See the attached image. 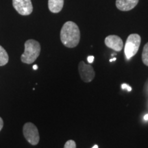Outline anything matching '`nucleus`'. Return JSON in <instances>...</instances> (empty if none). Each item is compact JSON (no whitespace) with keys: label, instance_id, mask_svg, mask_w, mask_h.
<instances>
[{"label":"nucleus","instance_id":"15","mask_svg":"<svg viewBox=\"0 0 148 148\" xmlns=\"http://www.w3.org/2000/svg\"><path fill=\"white\" fill-rule=\"evenodd\" d=\"M3 126V119H2V118L0 117V131L1 130V129H2Z\"/></svg>","mask_w":148,"mask_h":148},{"label":"nucleus","instance_id":"7","mask_svg":"<svg viewBox=\"0 0 148 148\" xmlns=\"http://www.w3.org/2000/svg\"><path fill=\"white\" fill-rule=\"evenodd\" d=\"M104 42L107 47L113 49L114 51H121L123 47V40L119 36L116 35H110L105 38Z\"/></svg>","mask_w":148,"mask_h":148},{"label":"nucleus","instance_id":"12","mask_svg":"<svg viewBox=\"0 0 148 148\" xmlns=\"http://www.w3.org/2000/svg\"><path fill=\"white\" fill-rule=\"evenodd\" d=\"M64 148H76V144L74 140H69L64 144Z\"/></svg>","mask_w":148,"mask_h":148},{"label":"nucleus","instance_id":"5","mask_svg":"<svg viewBox=\"0 0 148 148\" xmlns=\"http://www.w3.org/2000/svg\"><path fill=\"white\" fill-rule=\"evenodd\" d=\"M12 5L16 12L21 15H29L33 11L31 0H12Z\"/></svg>","mask_w":148,"mask_h":148},{"label":"nucleus","instance_id":"10","mask_svg":"<svg viewBox=\"0 0 148 148\" xmlns=\"http://www.w3.org/2000/svg\"><path fill=\"white\" fill-rule=\"evenodd\" d=\"M9 56L7 51L2 46L0 45V66H4L8 62Z\"/></svg>","mask_w":148,"mask_h":148},{"label":"nucleus","instance_id":"14","mask_svg":"<svg viewBox=\"0 0 148 148\" xmlns=\"http://www.w3.org/2000/svg\"><path fill=\"white\" fill-rule=\"evenodd\" d=\"M87 60H88V62H89V63H92L94 60V56H89L87 58Z\"/></svg>","mask_w":148,"mask_h":148},{"label":"nucleus","instance_id":"11","mask_svg":"<svg viewBox=\"0 0 148 148\" xmlns=\"http://www.w3.org/2000/svg\"><path fill=\"white\" fill-rule=\"evenodd\" d=\"M142 60L144 64L148 66V42L145 44L143 47V53H142Z\"/></svg>","mask_w":148,"mask_h":148},{"label":"nucleus","instance_id":"18","mask_svg":"<svg viewBox=\"0 0 148 148\" xmlns=\"http://www.w3.org/2000/svg\"><path fill=\"white\" fill-rule=\"evenodd\" d=\"M116 58H112V59H110V62H112V61H114V60H116Z\"/></svg>","mask_w":148,"mask_h":148},{"label":"nucleus","instance_id":"17","mask_svg":"<svg viewBox=\"0 0 148 148\" xmlns=\"http://www.w3.org/2000/svg\"><path fill=\"white\" fill-rule=\"evenodd\" d=\"M37 69H38V66H37L36 64H34V65L33 66V69H34V70H36Z\"/></svg>","mask_w":148,"mask_h":148},{"label":"nucleus","instance_id":"13","mask_svg":"<svg viewBox=\"0 0 148 148\" xmlns=\"http://www.w3.org/2000/svg\"><path fill=\"white\" fill-rule=\"evenodd\" d=\"M121 88H122V89H125V90H127V91H131V90H132V88L130 87V86H129L128 84H123L121 85Z\"/></svg>","mask_w":148,"mask_h":148},{"label":"nucleus","instance_id":"3","mask_svg":"<svg viewBox=\"0 0 148 148\" xmlns=\"http://www.w3.org/2000/svg\"><path fill=\"white\" fill-rule=\"evenodd\" d=\"M140 42H141V38L138 34L129 35L126 40L124 49L125 58L127 60H130L138 52Z\"/></svg>","mask_w":148,"mask_h":148},{"label":"nucleus","instance_id":"4","mask_svg":"<svg viewBox=\"0 0 148 148\" xmlns=\"http://www.w3.org/2000/svg\"><path fill=\"white\" fill-rule=\"evenodd\" d=\"M23 133L25 139L32 145H36L40 140L39 133L37 127L30 122L25 123L23 127Z\"/></svg>","mask_w":148,"mask_h":148},{"label":"nucleus","instance_id":"19","mask_svg":"<svg viewBox=\"0 0 148 148\" xmlns=\"http://www.w3.org/2000/svg\"><path fill=\"white\" fill-rule=\"evenodd\" d=\"M92 148H98V145H95L93 146V147H92Z\"/></svg>","mask_w":148,"mask_h":148},{"label":"nucleus","instance_id":"6","mask_svg":"<svg viewBox=\"0 0 148 148\" xmlns=\"http://www.w3.org/2000/svg\"><path fill=\"white\" fill-rule=\"evenodd\" d=\"M78 71L81 79L84 82H90L95 76V73L91 65L86 64L84 61L79 62Z\"/></svg>","mask_w":148,"mask_h":148},{"label":"nucleus","instance_id":"1","mask_svg":"<svg viewBox=\"0 0 148 148\" xmlns=\"http://www.w3.org/2000/svg\"><path fill=\"white\" fill-rule=\"evenodd\" d=\"M60 40L66 47H76L80 40V32L77 24L73 21L66 22L61 29Z\"/></svg>","mask_w":148,"mask_h":148},{"label":"nucleus","instance_id":"9","mask_svg":"<svg viewBox=\"0 0 148 148\" xmlns=\"http://www.w3.org/2000/svg\"><path fill=\"white\" fill-rule=\"evenodd\" d=\"M64 0H48V8L53 13H58L62 10Z\"/></svg>","mask_w":148,"mask_h":148},{"label":"nucleus","instance_id":"16","mask_svg":"<svg viewBox=\"0 0 148 148\" xmlns=\"http://www.w3.org/2000/svg\"><path fill=\"white\" fill-rule=\"evenodd\" d=\"M144 119H145V121H148V114H145V115L144 116Z\"/></svg>","mask_w":148,"mask_h":148},{"label":"nucleus","instance_id":"2","mask_svg":"<svg viewBox=\"0 0 148 148\" xmlns=\"http://www.w3.org/2000/svg\"><path fill=\"white\" fill-rule=\"evenodd\" d=\"M40 53V45L34 39H29L25 42V50L21 55L22 62L25 64H32L39 56Z\"/></svg>","mask_w":148,"mask_h":148},{"label":"nucleus","instance_id":"8","mask_svg":"<svg viewBox=\"0 0 148 148\" xmlns=\"http://www.w3.org/2000/svg\"><path fill=\"white\" fill-rule=\"evenodd\" d=\"M138 0H116V8L121 11H129L137 5Z\"/></svg>","mask_w":148,"mask_h":148}]
</instances>
